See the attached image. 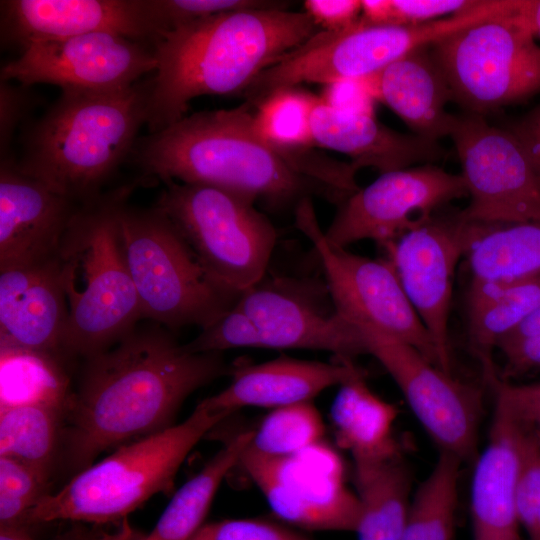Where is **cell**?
I'll use <instances>...</instances> for the list:
<instances>
[{"instance_id":"obj_1","label":"cell","mask_w":540,"mask_h":540,"mask_svg":"<svg viewBox=\"0 0 540 540\" xmlns=\"http://www.w3.org/2000/svg\"><path fill=\"white\" fill-rule=\"evenodd\" d=\"M221 353H194L162 325L136 326L84 359L68 401L61 455L76 473L109 449L165 430L185 399L230 373Z\"/></svg>"},{"instance_id":"obj_2","label":"cell","mask_w":540,"mask_h":540,"mask_svg":"<svg viewBox=\"0 0 540 540\" xmlns=\"http://www.w3.org/2000/svg\"><path fill=\"white\" fill-rule=\"evenodd\" d=\"M252 107L245 102L186 115L138 139L130 156L146 178L213 186L277 205L313 194L340 204L360 188L353 163L265 139Z\"/></svg>"},{"instance_id":"obj_3","label":"cell","mask_w":540,"mask_h":540,"mask_svg":"<svg viewBox=\"0 0 540 540\" xmlns=\"http://www.w3.org/2000/svg\"><path fill=\"white\" fill-rule=\"evenodd\" d=\"M316 27L305 11L265 7L217 14L165 32L152 44L157 67L149 78V133L184 118L196 97L242 93Z\"/></svg>"},{"instance_id":"obj_4","label":"cell","mask_w":540,"mask_h":540,"mask_svg":"<svg viewBox=\"0 0 540 540\" xmlns=\"http://www.w3.org/2000/svg\"><path fill=\"white\" fill-rule=\"evenodd\" d=\"M150 80L112 91L64 90L25 134L19 169L78 204L131 155L147 120Z\"/></svg>"},{"instance_id":"obj_5","label":"cell","mask_w":540,"mask_h":540,"mask_svg":"<svg viewBox=\"0 0 540 540\" xmlns=\"http://www.w3.org/2000/svg\"><path fill=\"white\" fill-rule=\"evenodd\" d=\"M133 187L80 204L63 236L57 260L68 307L63 352L69 360L111 348L142 318L119 223Z\"/></svg>"},{"instance_id":"obj_6","label":"cell","mask_w":540,"mask_h":540,"mask_svg":"<svg viewBox=\"0 0 540 540\" xmlns=\"http://www.w3.org/2000/svg\"><path fill=\"white\" fill-rule=\"evenodd\" d=\"M230 415L200 402L183 422L118 447L46 494L23 527L57 520L101 525L126 518L153 495L170 492L189 452Z\"/></svg>"},{"instance_id":"obj_7","label":"cell","mask_w":540,"mask_h":540,"mask_svg":"<svg viewBox=\"0 0 540 540\" xmlns=\"http://www.w3.org/2000/svg\"><path fill=\"white\" fill-rule=\"evenodd\" d=\"M119 223L142 318L170 331L186 326L204 329L235 306L241 293L207 271L159 209L126 203Z\"/></svg>"},{"instance_id":"obj_8","label":"cell","mask_w":540,"mask_h":540,"mask_svg":"<svg viewBox=\"0 0 540 540\" xmlns=\"http://www.w3.org/2000/svg\"><path fill=\"white\" fill-rule=\"evenodd\" d=\"M254 202L213 186L169 182L154 207L213 277L242 293L265 277L277 241L275 227Z\"/></svg>"},{"instance_id":"obj_9","label":"cell","mask_w":540,"mask_h":540,"mask_svg":"<svg viewBox=\"0 0 540 540\" xmlns=\"http://www.w3.org/2000/svg\"><path fill=\"white\" fill-rule=\"evenodd\" d=\"M509 12L430 47L452 100L469 113L483 115L540 92V46Z\"/></svg>"},{"instance_id":"obj_10","label":"cell","mask_w":540,"mask_h":540,"mask_svg":"<svg viewBox=\"0 0 540 540\" xmlns=\"http://www.w3.org/2000/svg\"><path fill=\"white\" fill-rule=\"evenodd\" d=\"M296 225L320 260L339 315L356 326L414 347L439 367L434 343L389 260L354 254L329 243L309 198L298 203Z\"/></svg>"},{"instance_id":"obj_11","label":"cell","mask_w":540,"mask_h":540,"mask_svg":"<svg viewBox=\"0 0 540 540\" xmlns=\"http://www.w3.org/2000/svg\"><path fill=\"white\" fill-rule=\"evenodd\" d=\"M449 137L470 198L457 212L461 219L486 224L540 220V177L510 129L468 113L456 116Z\"/></svg>"},{"instance_id":"obj_12","label":"cell","mask_w":540,"mask_h":540,"mask_svg":"<svg viewBox=\"0 0 540 540\" xmlns=\"http://www.w3.org/2000/svg\"><path fill=\"white\" fill-rule=\"evenodd\" d=\"M238 465L285 521L310 530H356L358 495L346 485L340 456L324 441L281 457L245 450Z\"/></svg>"},{"instance_id":"obj_13","label":"cell","mask_w":540,"mask_h":540,"mask_svg":"<svg viewBox=\"0 0 540 540\" xmlns=\"http://www.w3.org/2000/svg\"><path fill=\"white\" fill-rule=\"evenodd\" d=\"M368 354L393 378L414 415L440 447L462 462L476 458L482 394L434 365L414 347L357 326Z\"/></svg>"},{"instance_id":"obj_14","label":"cell","mask_w":540,"mask_h":540,"mask_svg":"<svg viewBox=\"0 0 540 540\" xmlns=\"http://www.w3.org/2000/svg\"><path fill=\"white\" fill-rule=\"evenodd\" d=\"M466 196L461 174L432 164L383 173L339 205L324 235L339 247L367 239L384 247L441 206Z\"/></svg>"},{"instance_id":"obj_15","label":"cell","mask_w":540,"mask_h":540,"mask_svg":"<svg viewBox=\"0 0 540 540\" xmlns=\"http://www.w3.org/2000/svg\"><path fill=\"white\" fill-rule=\"evenodd\" d=\"M235 306L255 324L259 348L327 351L339 359L367 353L361 331L336 311L326 283L264 277Z\"/></svg>"},{"instance_id":"obj_16","label":"cell","mask_w":540,"mask_h":540,"mask_svg":"<svg viewBox=\"0 0 540 540\" xmlns=\"http://www.w3.org/2000/svg\"><path fill=\"white\" fill-rule=\"evenodd\" d=\"M157 67L153 49L112 33L31 43L1 68V81L50 84L64 90L128 88Z\"/></svg>"},{"instance_id":"obj_17","label":"cell","mask_w":540,"mask_h":540,"mask_svg":"<svg viewBox=\"0 0 540 540\" xmlns=\"http://www.w3.org/2000/svg\"><path fill=\"white\" fill-rule=\"evenodd\" d=\"M405 46L398 27L371 25L361 18L343 30L319 29L264 69L242 94L256 106L271 93L301 83L360 81L400 59Z\"/></svg>"},{"instance_id":"obj_18","label":"cell","mask_w":540,"mask_h":540,"mask_svg":"<svg viewBox=\"0 0 540 540\" xmlns=\"http://www.w3.org/2000/svg\"><path fill=\"white\" fill-rule=\"evenodd\" d=\"M470 239V223L457 213L432 215L383 247L434 343L439 367L447 373H451L448 327L454 277Z\"/></svg>"},{"instance_id":"obj_19","label":"cell","mask_w":540,"mask_h":540,"mask_svg":"<svg viewBox=\"0 0 540 540\" xmlns=\"http://www.w3.org/2000/svg\"><path fill=\"white\" fill-rule=\"evenodd\" d=\"M2 43L18 46L91 33L157 41L164 29L152 0L1 1Z\"/></svg>"},{"instance_id":"obj_20","label":"cell","mask_w":540,"mask_h":540,"mask_svg":"<svg viewBox=\"0 0 540 540\" xmlns=\"http://www.w3.org/2000/svg\"><path fill=\"white\" fill-rule=\"evenodd\" d=\"M79 206L1 158L0 270L55 258Z\"/></svg>"},{"instance_id":"obj_21","label":"cell","mask_w":540,"mask_h":540,"mask_svg":"<svg viewBox=\"0 0 540 540\" xmlns=\"http://www.w3.org/2000/svg\"><path fill=\"white\" fill-rule=\"evenodd\" d=\"M67 319L57 256L0 270V346L40 350L68 359L63 352Z\"/></svg>"},{"instance_id":"obj_22","label":"cell","mask_w":540,"mask_h":540,"mask_svg":"<svg viewBox=\"0 0 540 540\" xmlns=\"http://www.w3.org/2000/svg\"><path fill=\"white\" fill-rule=\"evenodd\" d=\"M311 130L316 146L346 154L359 169L372 167L381 174L448 155L438 141L397 132L378 122L371 111L340 109L322 97L313 108Z\"/></svg>"},{"instance_id":"obj_23","label":"cell","mask_w":540,"mask_h":540,"mask_svg":"<svg viewBox=\"0 0 540 540\" xmlns=\"http://www.w3.org/2000/svg\"><path fill=\"white\" fill-rule=\"evenodd\" d=\"M230 374V384L202 400L203 405L229 414L244 407L276 409L311 401L322 391L365 372L352 359L321 362L282 356L264 363L233 366Z\"/></svg>"},{"instance_id":"obj_24","label":"cell","mask_w":540,"mask_h":540,"mask_svg":"<svg viewBox=\"0 0 540 540\" xmlns=\"http://www.w3.org/2000/svg\"><path fill=\"white\" fill-rule=\"evenodd\" d=\"M520 430L521 423L495 401L489 441L471 485L473 540H521L516 508Z\"/></svg>"},{"instance_id":"obj_25","label":"cell","mask_w":540,"mask_h":540,"mask_svg":"<svg viewBox=\"0 0 540 540\" xmlns=\"http://www.w3.org/2000/svg\"><path fill=\"white\" fill-rule=\"evenodd\" d=\"M430 47L418 48L357 82L367 95L394 111L414 134L438 141L450 135L456 116L445 110L452 95Z\"/></svg>"},{"instance_id":"obj_26","label":"cell","mask_w":540,"mask_h":540,"mask_svg":"<svg viewBox=\"0 0 540 540\" xmlns=\"http://www.w3.org/2000/svg\"><path fill=\"white\" fill-rule=\"evenodd\" d=\"M397 408L368 387L365 374L342 384L330 417L337 445L349 451L355 469L376 466L401 457L394 436Z\"/></svg>"},{"instance_id":"obj_27","label":"cell","mask_w":540,"mask_h":540,"mask_svg":"<svg viewBox=\"0 0 540 540\" xmlns=\"http://www.w3.org/2000/svg\"><path fill=\"white\" fill-rule=\"evenodd\" d=\"M465 254L473 281L513 283L540 276V220L470 222Z\"/></svg>"},{"instance_id":"obj_28","label":"cell","mask_w":540,"mask_h":540,"mask_svg":"<svg viewBox=\"0 0 540 540\" xmlns=\"http://www.w3.org/2000/svg\"><path fill=\"white\" fill-rule=\"evenodd\" d=\"M466 304L470 344L483 371L492 369L498 341L540 305V276L513 283L471 280Z\"/></svg>"},{"instance_id":"obj_29","label":"cell","mask_w":540,"mask_h":540,"mask_svg":"<svg viewBox=\"0 0 540 540\" xmlns=\"http://www.w3.org/2000/svg\"><path fill=\"white\" fill-rule=\"evenodd\" d=\"M253 430L229 441L173 495L152 531L140 540H190L204 519L222 481L235 469L247 449Z\"/></svg>"},{"instance_id":"obj_30","label":"cell","mask_w":540,"mask_h":540,"mask_svg":"<svg viewBox=\"0 0 540 540\" xmlns=\"http://www.w3.org/2000/svg\"><path fill=\"white\" fill-rule=\"evenodd\" d=\"M68 359L50 352L0 346V408H66L71 396Z\"/></svg>"},{"instance_id":"obj_31","label":"cell","mask_w":540,"mask_h":540,"mask_svg":"<svg viewBox=\"0 0 540 540\" xmlns=\"http://www.w3.org/2000/svg\"><path fill=\"white\" fill-rule=\"evenodd\" d=\"M360 516L359 540H401L410 501L411 477L401 457L355 469Z\"/></svg>"},{"instance_id":"obj_32","label":"cell","mask_w":540,"mask_h":540,"mask_svg":"<svg viewBox=\"0 0 540 540\" xmlns=\"http://www.w3.org/2000/svg\"><path fill=\"white\" fill-rule=\"evenodd\" d=\"M65 410L40 404L0 408V456L50 480L61 456Z\"/></svg>"},{"instance_id":"obj_33","label":"cell","mask_w":540,"mask_h":540,"mask_svg":"<svg viewBox=\"0 0 540 540\" xmlns=\"http://www.w3.org/2000/svg\"><path fill=\"white\" fill-rule=\"evenodd\" d=\"M461 463L456 456L440 451L433 470L410 502L401 540H453Z\"/></svg>"},{"instance_id":"obj_34","label":"cell","mask_w":540,"mask_h":540,"mask_svg":"<svg viewBox=\"0 0 540 540\" xmlns=\"http://www.w3.org/2000/svg\"><path fill=\"white\" fill-rule=\"evenodd\" d=\"M324 433L321 415L311 401L296 403L272 409L253 430L246 451L265 457L287 456L322 443Z\"/></svg>"},{"instance_id":"obj_35","label":"cell","mask_w":540,"mask_h":540,"mask_svg":"<svg viewBox=\"0 0 540 540\" xmlns=\"http://www.w3.org/2000/svg\"><path fill=\"white\" fill-rule=\"evenodd\" d=\"M318 96L294 87L279 89L255 107L254 119L261 135L285 149H308L315 145L311 114Z\"/></svg>"},{"instance_id":"obj_36","label":"cell","mask_w":540,"mask_h":540,"mask_svg":"<svg viewBox=\"0 0 540 540\" xmlns=\"http://www.w3.org/2000/svg\"><path fill=\"white\" fill-rule=\"evenodd\" d=\"M46 478L27 465L0 456V526H22L46 495Z\"/></svg>"},{"instance_id":"obj_37","label":"cell","mask_w":540,"mask_h":540,"mask_svg":"<svg viewBox=\"0 0 540 540\" xmlns=\"http://www.w3.org/2000/svg\"><path fill=\"white\" fill-rule=\"evenodd\" d=\"M516 508L529 540H540V444L535 431L521 423Z\"/></svg>"},{"instance_id":"obj_38","label":"cell","mask_w":540,"mask_h":540,"mask_svg":"<svg viewBox=\"0 0 540 540\" xmlns=\"http://www.w3.org/2000/svg\"><path fill=\"white\" fill-rule=\"evenodd\" d=\"M184 346L194 353H221L241 347L259 348V337L253 321L234 306Z\"/></svg>"},{"instance_id":"obj_39","label":"cell","mask_w":540,"mask_h":540,"mask_svg":"<svg viewBox=\"0 0 540 540\" xmlns=\"http://www.w3.org/2000/svg\"><path fill=\"white\" fill-rule=\"evenodd\" d=\"M152 2L165 32L195 20L234 10L285 7L284 2L263 0H152Z\"/></svg>"},{"instance_id":"obj_40","label":"cell","mask_w":540,"mask_h":540,"mask_svg":"<svg viewBox=\"0 0 540 540\" xmlns=\"http://www.w3.org/2000/svg\"><path fill=\"white\" fill-rule=\"evenodd\" d=\"M190 540H309L279 524L256 519H228L204 524Z\"/></svg>"},{"instance_id":"obj_41","label":"cell","mask_w":540,"mask_h":540,"mask_svg":"<svg viewBox=\"0 0 540 540\" xmlns=\"http://www.w3.org/2000/svg\"><path fill=\"white\" fill-rule=\"evenodd\" d=\"M501 403L512 416L525 426L540 429V382L516 385L502 380L495 370L484 374Z\"/></svg>"},{"instance_id":"obj_42","label":"cell","mask_w":540,"mask_h":540,"mask_svg":"<svg viewBox=\"0 0 540 540\" xmlns=\"http://www.w3.org/2000/svg\"><path fill=\"white\" fill-rule=\"evenodd\" d=\"M478 0H391L394 25H417L467 13L482 4Z\"/></svg>"},{"instance_id":"obj_43","label":"cell","mask_w":540,"mask_h":540,"mask_svg":"<svg viewBox=\"0 0 540 540\" xmlns=\"http://www.w3.org/2000/svg\"><path fill=\"white\" fill-rule=\"evenodd\" d=\"M28 87L15 86L1 81L0 88V148L1 158L8 156L11 136L19 122L27 114L32 101Z\"/></svg>"},{"instance_id":"obj_44","label":"cell","mask_w":540,"mask_h":540,"mask_svg":"<svg viewBox=\"0 0 540 540\" xmlns=\"http://www.w3.org/2000/svg\"><path fill=\"white\" fill-rule=\"evenodd\" d=\"M305 12L321 30L338 31L355 24L360 18L361 1L358 0H307Z\"/></svg>"},{"instance_id":"obj_45","label":"cell","mask_w":540,"mask_h":540,"mask_svg":"<svg viewBox=\"0 0 540 540\" xmlns=\"http://www.w3.org/2000/svg\"><path fill=\"white\" fill-rule=\"evenodd\" d=\"M505 358V375L540 370V334L497 347Z\"/></svg>"},{"instance_id":"obj_46","label":"cell","mask_w":540,"mask_h":540,"mask_svg":"<svg viewBox=\"0 0 540 540\" xmlns=\"http://www.w3.org/2000/svg\"><path fill=\"white\" fill-rule=\"evenodd\" d=\"M128 530L120 535H107L100 530L77 524L68 531L48 540H137ZM0 540H38L32 537L26 527L0 526Z\"/></svg>"},{"instance_id":"obj_47","label":"cell","mask_w":540,"mask_h":540,"mask_svg":"<svg viewBox=\"0 0 540 540\" xmlns=\"http://www.w3.org/2000/svg\"><path fill=\"white\" fill-rule=\"evenodd\" d=\"M540 177V103L510 129Z\"/></svg>"},{"instance_id":"obj_48","label":"cell","mask_w":540,"mask_h":540,"mask_svg":"<svg viewBox=\"0 0 540 540\" xmlns=\"http://www.w3.org/2000/svg\"><path fill=\"white\" fill-rule=\"evenodd\" d=\"M509 15L535 38L540 37V0H513Z\"/></svg>"},{"instance_id":"obj_49","label":"cell","mask_w":540,"mask_h":540,"mask_svg":"<svg viewBox=\"0 0 540 540\" xmlns=\"http://www.w3.org/2000/svg\"><path fill=\"white\" fill-rule=\"evenodd\" d=\"M360 18L371 25H394L391 0L361 1Z\"/></svg>"},{"instance_id":"obj_50","label":"cell","mask_w":540,"mask_h":540,"mask_svg":"<svg viewBox=\"0 0 540 540\" xmlns=\"http://www.w3.org/2000/svg\"><path fill=\"white\" fill-rule=\"evenodd\" d=\"M538 334H540V305L534 311H532L514 330L500 339L496 347Z\"/></svg>"},{"instance_id":"obj_51","label":"cell","mask_w":540,"mask_h":540,"mask_svg":"<svg viewBox=\"0 0 540 540\" xmlns=\"http://www.w3.org/2000/svg\"><path fill=\"white\" fill-rule=\"evenodd\" d=\"M531 428V427H530ZM534 430V429H533ZM536 435H537V438H538V441H539V444H540V429L539 430H534Z\"/></svg>"}]
</instances>
